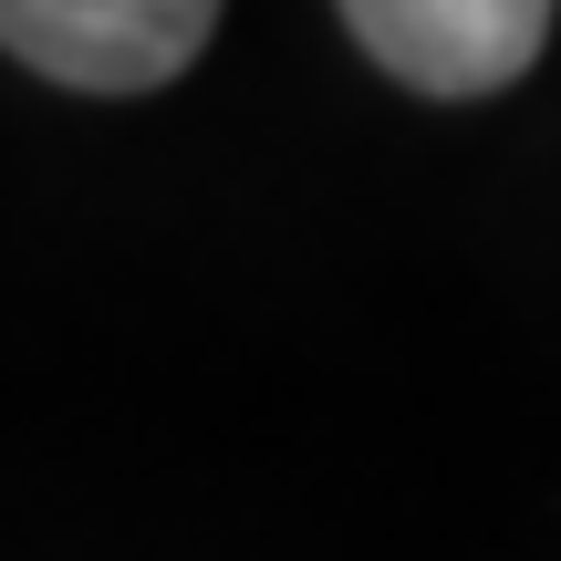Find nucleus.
Segmentation results:
<instances>
[{
    "label": "nucleus",
    "instance_id": "f257e3e1",
    "mask_svg": "<svg viewBox=\"0 0 561 561\" xmlns=\"http://www.w3.org/2000/svg\"><path fill=\"white\" fill-rule=\"evenodd\" d=\"M219 32V0H0V53L73 94H157Z\"/></svg>",
    "mask_w": 561,
    "mask_h": 561
},
{
    "label": "nucleus",
    "instance_id": "f03ea898",
    "mask_svg": "<svg viewBox=\"0 0 561 561\" xmlns=\"http://www.w3.org/2000/svg\"><path fill=\"white\" fill-rule=\"evenodd\" d=\"M551 11L561 0H343L364 53L396 83L437 94V104L520 83L530 62H541V42H551Z\"/></svg>",
    "mask_w": 561,
    "mask_h": 561
}]
</instances>
